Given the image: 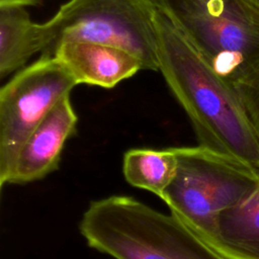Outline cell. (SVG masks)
Here are the masks:
<instances>
[{
  "mask_svg": "<svg viewBox=\"0 0 259 259\" xmlns=\"http://www.w3.org/2000/svg\"><path fill=\"white\" fill-rule=\"evenodd\" d=\"M161 72L186 112L198 145L259 171V137L233 85L220 77L158 8Z\"/></svg>",
  "mask_w": 259,
  "mask_h": 259,
  "instance_id": "cell-1",
  "label": "cell"
},
{
  "mask_svg": "<svg viewBox=\"0 0 259 259\" xmlns=\"http://www.w3.org/2000/svg\"><path fill=\"white\" fill-rule=\"evenodd\" d=\"M79 230L91 248L115 259H228L173 213L124 195L92 201Z\"/></svg>",
  "mask_w": 259,
  "mask_h": 259,
  "instance_id": "cell-2",
  "label": "cell"
},
{
  "mask_svg": "<svg viewBox=\"0 0 259 259\" xmlns=\"http://www.w3.org/2000/svg\"><path fill=\"white\" fill-rule=\"evenodd\" d=\"M207 65L234 87L259 72V6L250 0H155Z\"/></svg>",
  "mask_w": 259,
  "mask_h": 259,
  "instance_id": "cell-3",
  "label": "cell"
},
{
  "mask_svg": "<svg viewBox=\"0 0 259 259\" xmlns=\"http://www.w3.org/2000/svg\"><path fill=\"white\" fill-rule=\"evenodd\" d=\"M157 12L154 0H69L40 23V55L51 57L66 41H89L125 50L144 70L159 71Z\"/></svg>",
  "mask_w": 259,
  "mask_h": 259,
  "instance_id": "cell-4",
  "label": "cell"
},
{
  "mask_svg": "<svg viewBox=\"0 0 259 259\" xmlns=\"http://www.w3.org/2000/svg\"><path fill=\"white\" fill-rule=\"evenodd\" d=\"M176 175L161 199L204 241L220 212L259 189V171L202 146L174 148Z\"/></svg>",
  "mask_w": 259,
  "mask_h": 259,
  "instance_id": "cell-5",
  "label": "cell"
},
{
  "mask_svg": "<svg viewBox=\"0 0 259 259\" xmlns=\"http://www.w3.org/2000/svg\"><path fill=\"white\" fill-rule=\"evenodd\" d=\"M79 85L56 58L40 55L0 90V185H6L17 154L36 126Z\"/></svg>",
  "mask_w": 259,
  "mask_h": 259,
  "instance_id": "cell-6",
  "label": "cell"
},
{
  "mask_svg": "<svg viewBox=\"0 0 259 259\" xmlns=\"http://www.w3.org/2000/svg\"><path fill=\"white\" fill-rule=\"evenodd\" d=\"M78 116L70 96L64 98L21 146L6 184H26L57 170L67 140L74 135Z\"/></svg>",
  "mask_w": 259,
  "mask_h": 259,
  "instance_id": "cell-7",
  "label": "cell"
},
{
  "mask_svg": "<svg viewBox=\"0 0 259 259\" xmlns=\"http://www.w3.org/2000/svg\"><path fill=\"white\" fill-rule=\"evenodd\" d=\"M51 57L61 62L78 84L107 89L144 70L142 62L130 52L89 41L63 42Z\"/></svg>",
  "mask_w": 259,
  "mask_h": 259,
  "instance_id": "cell-8",
  "label": "cell"
},
{
  "mask_svg": "<svg viewBox=\"0 0 259 259\" xmlns=\"http://www.w3.org/2000/svg\"><path fill=\"white\" fill-rule=\"evenodd\" d=\"M205 241L228 259H259V189L220 212Z\"/></svg>",
  "mask_w": 259,
  "mask_h": 259,
  "instance_id": "cell-9",
  "label": "cell"
},
{
  "mask_svg": "<svg viewBox=\"0 0 259 259\" xmlns=\"http://www.w3.org/2000/svg\"><path fill=\"white\" fill-rule=\"evenodd\" d=\"M41 51L40 23L24 6H0V78L19 71Z\"/></svg>",
  "mask_w": 259,
  "mask_h": 259,
  "instance_id": "cell-10",
  "label": "cell"
},
{
  "mask_svg": "<svg viewBox=\"0 0 259 259\" xmlns=\"http://www.w3.org/2000/svg\"><path fill=\"white\" fill-rule=\"evenodd\" d=\"M177 171L174 148H138L125 152L122 172L133 186L150 191L160 198L173 181Z\"/></svg>",
  "mask_w": 259,
  "mask_h": 259,
  "instance_id": "cell-11",
  "label": "cell"
},
{
  "mask_svg": "<svg viewBox=\"0 0 259 259\" xmlns=\"http://www.w3.org/2000/svg\"><path fill=\"white\" fill-rule=\"evenodd\" d=\"M235 89L259 137V72L249 80L236 85Z\"/></svg>",
  "mask_w": 259,
  "mask_h": 259,
  "instance_id": "cell-12",
  "label": "cell"
},
{
  "mask_svg": "<svg viewBox=\"0 0 259 259\" xmlns=\"http://www.w3.org/2000/svg\"><path fill=\"white\" fill-rule=\"evenodd\" d=\"M39 0H0V6H30L38 3Z\"/></svg>",
  "mask_w": 259,
  "mask_h": 259,
  "instance_id": "cell-13",
  "label": "cell"
},
{
  "mask_svg": "<svg viewBox=\"0 0 259 259\" xmlns=\"http://www.w3.org/2000/svg\"><path fill=\"white\" fill-rule=\"evenodd\" d=\"M250 1H252L253 3H255L256 5H258V6H259V0H250Z\"/></svg>",
  "mask_w": 259,
  "mask_h": 259,
  "instance_id": "cell-14",
  "label": "cell"
}]
</instances>
